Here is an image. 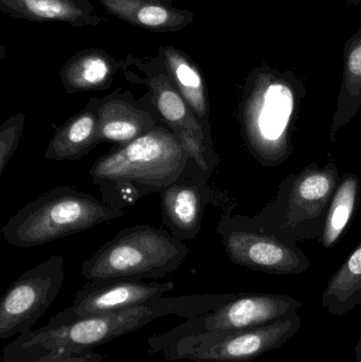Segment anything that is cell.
<instances>
[{
	"mask_svg": "<svg viewBox=\"0 0 361 362\" xmlns=\"http://www.w3.org/2000/svg\"><path fill=\"white\" fill-rule=\"evenodd\" d=\"M360 192V180L354 174H347L339 181L336 192L331 200L320 243L329 249L338 242L349 225L355 211Z\"/></svg>",
	"mask_w": 361,
	"mask_h": 362,
	"instance_id": "cell-22",
	"label": "cell"
},
{
	"mask_svg": "<svg viewBox=\"0 0 361 362\" xmlns=\"http://www.w3.org/2000/svg\"><path fill=\"white\" fill-rule=\"evenodd\" d=\"M339 185L336 163L307 165L298 175L282 181L279 194L254 218L252 225L286 242L320 238L331 200Z\"/></svg>",
	"mask_w": 361,
	"mask_h": 362,
	"instance_id": "cell-6",
	"label": "cell"
},
{
	"mask_svg": "<svg viewBox=\"0 0 361 362\" xmlns=\"http://www.w3.org/2000/svg\"><path fill=\"white\" fill-rule=\"evenodd\" d=\"M361 108V25L345 42L343 49V76L337 98L336 110L330 129L335 141L339 129L351 122Z\"/></svg>",
	"mask_w": 361,
	"mask_h": 362,
	"instance_id": "cell-20",
	"label": "cell"
},
{
	"mask_svg": "<svg viewBox=\"0 0 361 362\" xmlns=\"http://www.w3.org/2000/svg\"><path fill=\"white\" fill-rule=\"evenodd\" d=\"M0 12L13 18L97 27L105 21L90 0H0Z\"/></svg>",
	"mask_w": 361,
	"mask_h": 362,
	"instance_id": "cell-14",
	"label": "cell"
},
{
	"mask_svg": "<svg viewBox=\"0 0 361 362\" xmlns=\"http://www.w3.org/2000/svg\"><path fill=\"white\" fill-rule=\"evenodd\" d=\"M184 242L148 225L119 231L83 262L81 274L89 281L105 279H162L179 269L188 257Z\"/></svg>",
	"mask_w": 361,
	"mask_h": 362,
	"instance_id": "cell-5",
	"label": "cell"
},
{
	"mask_svg": "<svg viewBox=\"0 0 361 362\" xmlns=\"http://www.w3.org/2000/svg\"><path fill=\"white\" fill-rule=\"evenodd\" d=\"M301 302L290 296L271 293H242L203 316L193 317L165 333L148 338V354L182 338L213 331H241L263 327L297 314Z\"/></svg>",
	"mask_w": 361,
	"mask_h": 362,
	"instance_id": "cell-8",
	"label": "cell"
},
{
	"mask_svg": "<svg viewBox=\"0 0 361 362\" xmlns=\"http://www.w3.org/2000/svg\"><path fill=\"white\" fill-rule=\"evenodd\" d=\"M305 95L304 83L290 70L263 64L248 74L239 121L250 154L263 167H278L292 155V129Z\"/></svg>",
	"mask_w": 361,
	"mask_h": 362,
	"instance_id": "cell-2",
	"label": "cell"
},
{
	"mask_svg": "<svg viewBox=\"0 0 361 362\" xmlns=\"http://www.w3.org/2000/svg\"><path fill=\"white\" fill-rule=\"evenodd\" d=\"M65 276V259L52 255L17 278L0 302V338L32 331L61 293Z\"/></svg>",
	"mask_w": 361,
	"mask_h": 362,
	"instance_id": "cell-10",
	"label": "cell"
},
{
	"mask_svg": "<svg viewBox=\"0 0 361 362\" xmlns=\"http://www.w3.org/2000/svg\"><path fill=\"white\" fill-rule=\"evenodd\" d=\"M356 362H361V336L356 346Z\"/></svg>",
	"mask_w": 361,
	"mask_h": 362,
	"instance_id": "cell-25",
	"label": "cell"
},
{
	"mask_svg": "<svg viewBox=\"0 0 361 362\" xmlns=\"http://www.w3.org/2000/svg\"><path fill=\"white\" fill-rule=\"evenodd\" d=\"M123 59L140 72V74H135L133 70L121 66L123 76L131 82L146 85L155 110L173 133L189 132L194 134L214 153L212 140L206 135L203 125L176 88L161 57L157 54L143 59L129 55Z\"/></svg>",
	"mask_w": 361,
	"mask_h": 362,
	"instance_id": "cell-12",
	"label": "cell"
},
{
	"mask_svg": "<svg viewBox=\"0 0 361 362\" xmlns=\"http://www.w3.org/2000/svg\"><path fill=\"white\" fill-rule=\"evenodd\" d=\"M158 55L176 88L203 125L206 135L212 140L207 86L199 66L187 53L173 46H161Z\"/></svg>",
	"mask_w": 361,
	"mask_h": 362,
	"instance_id": "cell-18",
	"label": "cell"
},
{
	"mask_svg": "<svg viewBox=\"0 0 361 362\" xmlns=\"http://www.w3.org/2000/svg\"><path fill=\"white\" fill-rule=\"evenodd\" d=\"M25 124V115L23 112L6 119L0 127V175L17 150L21 134Z\"/></svg>",
	"mask_w": 361,
	"mask_h": 362,
	"instance_id": "cell-23",
	"label": "cell"
},
{
	"mask_svg": "<svg viewBox=\"0 0 361 362\" xmlns=\"http://www.w3.org/2000/svg\"><path fill=\"white\" fill-rule=\"evenodd\" d=\"M360 304L361 242L333 274L322 295V306L333 316H343Z\"/></svg>",
	"mask_w": 361,
	"mask_h": 362,
	"instance_id": "cell-21",
	"label": "cell"
},
{
	"mask_svg": "<svg viewBox=\"0 0 361 362\" xmlns=\"http://www.w3.org/2000/svg\"><path fill=\"white\" fill-rule=\"evenodd\" d=\"M218 232L227 255L237 265L279 276L303 274L311 267L296 245L259 229L249 217L224 216Z\"/></svg>",
	"mask_w": 361,
	"mask_h": 362,
	"instance_id": "cell-9",
	"label": "cell"
},
{
	"mask_svg": "<svg viewBox=\"0 0 361 362\" xmlns=\"http://www.w3.org/2000/svg\"><path fill=\"white\" fill-rule=\"evenodd\" d=\"M348 6H357L361 4V0H347Z\"/></svg>",
	"mask_w": 361,
	"mask_h": 362,
	"instance_id": "cell-26",
	"label": "cell"
},
{
	"mask_svg": "<svg viewBox=\"0 0 361 362\" xmlns=\"http://www.w3.org/2000/svg\"><path fill=\"white\" fill-rule=\"evenodd\" d=\"M175 288V283L127 279L90 281L78 289L71 305L51 317L45 327H57L80 319L108 314L160 299Z\"/></svg>",
	"mask_w": 361,
	"mask_h": 362,
	"instance_id": "cell-11",
	"label": "cell"
},
{
	"mask_svg": "<svg viewBox=\"0 0 361 362\" xmlns=\"http://www.w3.org/2000/svg\"><path fill=\"white\" fill-rule=\"evenodd\" d=\"M121 71L117 61L103 49H83L74 53L59 71L66 93H78L105 90Z\"/></svg>",
	"mask_w": 361,
	"mask_h": 362,
	"instance_id": "cell-17",
	"label": "cell"
},
{
	"mask_svg": "<svg viewBox=\"0 0 361 362\" xmlns=\"http://www.w3.org/2000/svg\"><path fill=\"white\" fill-rule=\"evenodd\" d=\"M179 181L161 193V206L163 223L176 238L184 242L199 234L205 199L201 187Z\"/></svg>",
	"mask_w": 361,
	"mask_h": 362,
	"instance_id": "cell-19",
	"label": "cell"
},
{
	"mask_svg": "<svg viewBox=\"0 0 361 362\" xmlns=\"http://www.w3.org/2000/svg\"><path fill=\"white\" fill-rule=\"evenodd\" d=\"M106 356L99 353H82V354L70 355V356L47 357L29 362H104Z\"/></svg>",
	"mask_w": 361,
	"mask_h": 362,
	"instance_id": "cell-24",
	"label": "cell"
},
{
	"mask_svg": "<svg viewBox=\"0 0 361 362\" xmlns=\"http://www.w3.org/2000/svg\"><path fill=\"white\" fill-rule=\"evenodd\" d=\"M190 161L173 131L158 124L97 159L89 175L101 187L103 200L118 206L117 198L129 204L142 196L162 193L186 174Z\"/></svg>",
	"mask_w": 361,
	"mask_h": 362,
	"instance_id": "cell-3",
	"label": "cell"
},
{
	"mask_svg": "<svg viewBox=\"0 0 361 362\" xmlns=\"http://www.w3.org/2000/svg\"><path fill=\"white\" fill-rule=\"evenodd\" d=\"M150 1L159 2V4H170V6H173V0H150Z\"/></svg>",
	"mask_w": 361,
	"mask_h": 362,
	"instance_id": "cell-27",
	"label": "cell"
},
{
	"mask_svg": "<svg viewBox=\"0 0 361 362\" xmlns=\"http://www.w3.org/2000/svg\"><path fill=\"white\" fill-rule=\"evenodd\" d=\"M99 99L89 100L86 107L57 129L45 157L49 160H76L88 155L101 141L97 117Z\"/></svg>",
	"mask_w": 361,
	"mask_h": 362,
	"instance_id": "cell-15",
	"label": "cell"
},
{
	"mask_svg": "<svg viewBox=\"0 0 361 362\" xmlns=\"http://www.w3.org/2000/svg\"><path fill=\"white\" fill-rule=\"evenodd\" d=\"M100 2L117 18L158 33L180 31L195 21L192 11L150 0H100Z\"/></svg>",
	"mask_w": 361,
	"mask_h": 362,
	"instance_id": "cell-16",
	"label": "cell"
},
{
	"mask_svg": "<svg viewBox=\"0 0 361 362\" xmlns=\"http://www.w3.org/2000/svg\"><path fill=\"white\" fill-rule=\"evenodd\" d=\"M124 215L122 208L76 187L49 189L19 209L1 232L17 248H31L86 231Z\"/></svg>",
	"mask_w": 361,
	"mask_h": 362,
	"instance_id": "cell-4",
	"label": "cell"
},
{
	"mask_svg": "<svg viewBox=\"0 0 361 362\" xmlns=\"http://www.w3.org/2000/svg\"><path fill=\"white\" fill-rule=\"evenodd\" d=\"M301 327L300 315L241 329L213 331L182 338L159 351L167 361L249 362L285 346Z\"/></svg>",
	"mask_w": 361,
	"mask_h": 362,
	"instance_id": "cell-7",
	"label": "cell"
},
{
	"mask_svg": "<svg viewBox=\"0 0 361 362\" xmlns=\"http://www.w3.org/2000/svg\"><path fill=\"white\" fill-rule=\"evenodd\" d=\"M101 141L126 146L159 124L152 112L139 105L129 90H114L97 104Z\"/></svg>",
	"mask_w": 361,
	"mask_h": 362,
	"instance_id": "cell-13",
	"label": "cell"
},
{
	"mask_svg": "<svg viewBox=\"0 0 361 362\" xmlns=\"http://www.w3.org/2000/svg\"><path fill=\"white\" fill-rule=\"evenodd\" d=\"M237 295L239 293L162 297L142 305L80 319L52 329L42 327L32 329L4 346L1 362H29L91 352L156 319L203 316L228 303Z\"/></svg>",
	"mask_w": 361,
	"mask_h": 362,
	"instance_id": "cell-1",
	"label": "cell"
}]
</instances>
